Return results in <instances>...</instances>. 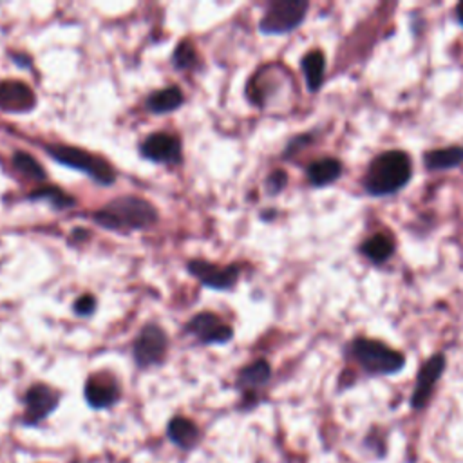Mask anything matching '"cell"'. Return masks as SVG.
<instances>
[{
  "label": "cell",
  "mask_w": 463,
  "mask_h": 463,
  "mask_svg": "<svg viewBox=\"0 0 463 463\" xmlns=\"http://www.w3.org/2000/svg\"><path fill=\"white\" fill-rule=\"evenodd\" d=\"M412 177V159L403 150H385L371 159L362 188L371 197H387L403 190Z\"/></svg>",
  "instance_id": "cell-1"
},
{
  "label": "cell",
  "mask_w": 463,
  "mask_h": 463,
  "mask_svg": "<svg viewBox=\"0 0 463 463\" xmlns=\"http://www.w3.org/2000/svg\"><path fill=\"white\" fill-rule=\"evenodd\" d=\"M92 221L116 232L141 230L157 221V210L146 199L136 195L116 197L92 213Z\"/></svg>",
  "instance_id": "cell-2"
},
{
  "label": "cell",
  "mask_w": 463,
  "mask_h": 463,
  "mask_svg": "<svg viewBox=\"0 0 463 463\" xmlns=\"http://www.w3.org/2000/svg\"><path fill=\"white\" fill-rule=\"evenodd\" d=\"M347 351L367 374H396L405 365V356L400 351L374 338L356 336L349 342Z\"/></svg>",
  "instance_id": "cell-3"
},
{
  "label": "cell",
  "mask_w": 463,
  "mask_h": 463,
  "mask_svg": "<svg viewBox=\"0 0 463 463\" xmlns=\"http://www.w3.org/2000/svg\"><path fill=\"white\" fill-rule=\"evenodd\" d=\"M45 150L54 161L69 168L85 172L99 184H112L116 181L114 168L99 156H92L87 150H81L71 145H49L45 146Z\"/></svg>",
  "instance_id": "cell-4"
},
{
  "label": "cell",
  "mask_w": 463,
  "mask_h": 463,
  "mask_svg": "<svg viewBox=\"0 0 463 463\" xmlns=\"http://www.w3.org/2000/svg\"><path fill=\"white\" fill-rule=\"evenodd\" d=\"M307 9L306 0H275L262 14L259 29L264 34H286L304 22Z\"/></svg>",
  "instance_id": "cell-5"
},
{
  "label": "cell",
  "mask_w": 463,
  "mask_h": 463,
  "mask_svg": "<svg viewBox=\"0 0 463 463\" xmlns=\"http://www.w3.org/2000/svg\"><path fill=\"white\" fill-rule=\"evenodd\" d=\"M168 345L166 333L161 326L150 322L141 327L134 340V360L139 367H148L159 364L165 358Z\"/></svg>",
  "instance_id": "cell-6"
},
{
  "label": "cell",
  "mask_w": 463,
  "mask_h": 463,
  "mask_svg": "<svg viewBox=\"0 0 463 463\" xmlns=\"http://www.w3.org/2000/svg\"><path fill=\"white\" fill-rule=\"evenodd\" d=\"M445 367H447V358L443 353H434L432 356H429L423 362V365L418 371L416 385H414V391L411 396L412 409H423L427 405V402L432 396L434 385L441 378Z\"/></svg>",
  "instance_id": "cell-7"
},
{
  "label": "cell",
  "mask_w": 463,
  "mask_h": 463,
  "mask_svg": "<svg viewBox=\"0 0 463 463\" xmlns=\"http://www.w3.org/2000/svg\"><path fill=\"white\" fill-rule=\"evenodd\" d=\"M186 268L201 284L213 288L217 291L233 288L239 279V268L235 264L219 266V264L206 262L203 259H192L186 264Z\"/></svg>",
  "instance_id": "cell-8"
},
{
  "label": "cell",
  "mask_w": 463,
  "mask_h": 463,
  "mask_svg": "<svg viewBox=\"0 0 463 463\" xmlns=\"http://www.w3.org/2000/svg\"><path fill=\"white\" fill-rule=\"evenodd\" d=\"M184 331L197 336L199 342L203 344H224L233 336L232 326H228L215 313H210V311L194 315L188 320Z\"/></svg>",
  "instance_id": "cell-9"
},
{
  "label": "cell",
  "mask_w": 463,
  "mask_h": 463,
  "mask_svg": "<svg viewBox=\"0 0 463 463\" xmlns=\"http://www.w3.org/2000/svg\"><path fill=\"white\" fill-rule=\"evenodd\" d=\"M141 154L154 163H179L181 161V143L177 136L168 132L150 134L143 145Z\"/></svg>",
  "instance_id": "cell-10"
},
{
  "label": "cell",
  "mask_w": 463,
  "mask_h": 463,
  "mask_svg": "<svg viewBox=\"0 0 463 463\" xmlns=\"http://www.w3.org/2000/svg\"><path fill=\"white\" fill-rule=\"evenodd\" d=\"M36 105L33 89L18 80L0 81V109L5 112H29Z\"/></svg>",
  "instance_id": "cell-11"
},
{
  "label": "cell",
  "mask_w": 463,
  "mask_h": 463,
  "mask_svg": "<svg viewBox=\"0 0 463 463\" xmlns=\"http://www.w3.org/2000/svg\"><path fill=\"white\" fill-rule=\"evenodd\" d=\"M58 400H60L58 392L45 383H36V385L29 387V391L24 396L25 421L36 423V421L43 420L58 405Z\"/></svg>",
  "instance_id": "cell-12"
},
{
  "label": "cell",
  "mask_w": 463,
  "mask_h": 463,
  "mask_svg": "<svg viewBox=\"0 0 463 463\" xmlns=\"http://www.w3.org/2000/svg\"><path fill=\"white\" fill-rule=\"evenodd\" d=\"M119 396L118 383L110 374H92L85 383V398L89 405L103 409L112 405Z\"/></svg>",
  "instance_id": "cell-13"
},
{
  "label": "cell",
  "mask_w": 463,
  "mask_h": 463,
  "mask_svg": "<svg viewBox=\"0 0 463 463\" xmlns=\"http://www.w3.org/2000/svg\"><path fill=\"white\" fill-rule=\"evenodd\" d=\"M344 165L336 157H322L307 165L306 175L315 188H324L340 179Z\"/></svg>",
  "instance_id": "cell-14"
},
{
  "label": "cell",
  "mask_w": 463,
  "mask_h": 463,
  "mask_svg": "<svg viewBox=\"0 0 463 463\" xmlns=\"http://www.w3.org/2000/svg\"><path fill=\"white\" fill-rule=\"evenodd\" d=\"M423 165L429 172H445L463 165V146L432 148L423 154Z\"/></svg>",
  "instance_id": "cell-15"
},
{
  "label": "cell",
  "mask_w": 463,
  "mask_h": 463,
  "mask_svg": "<svg viewBox=\"0 0 463 463\" xmlns=\"http://www.w3.org/2000/svg\"><path fill=\"white\" fill-rule=\"evenodd\" d=\"M394 239L389 233H373L360 244V253L371 260L373 264H383L387 262L394 253Z\"/></svg>",
  "instance_id": "cell-16"
},
{
  "label": "cell",
  "mask_w": 463,
  "mask_h": 463,
  "mask_svg": "<svg viewBox=\"0 0 463 463\" xmlns=\"http://www.w3.org/2000/svg\"><path fill=\"white\" fill-rule=\"evenodd\" d=\"M300 67H302V74L306 80V87L309 92H318L322 83H324V76H326V56L320 49H313L309 52H306L300 60Z\"/></svg>",
  "instance_id": "cell-17"
},
{
  "label": "cell",
  "mask_w": 463,
  "mask_h": 463,
  "mask_svg": "<svg viewBox=\"0 0 463 463\" xmlns=\"http://www.w3.org/2000/svg\"><path fill=\"white\" fill-rule=\"evenodd\" d=\"M183 92L179 87L170 85L166 89L156 90L146 98V107L154 112V114H165V112H172L175 109H179L183 105Z\"/></svg>",
  "instance_id": "cell-18"
},
{
  "label": "cell",
  "mask_w": 463,
  "mask_h": 463,
  "mask_svg": "<svg viewBox=\"0 0 463 463\" xmlns=\"http://www.w3.org/2000/svg\"><path fill=\"white\" fill-rule=\"evenodd\" d=\"M271 376V367L266 360H255L250 365L242 367L237 376V385L242 391H253L257 387H262Z\"/></svg>",
  "instance_id": "cell-19"
},
{
  "label": "cell",
  "mask_w": 463,
  "mask_h": 463,
  "mask_svg": "<svg viewBox=\"0 0 463 463\" xmlns=\"http://www.w3.org/2000/svg\"><path fill=\"white\" fill-rule=\"evenodd\" d=\"M168 436L175 445H179L183 449H190L195 445V441L199 438V430L188 418L175 416L168 423Z\"/></svg>",
  "instance_id": "cell-20"
},
{
  "label": "cell",
  "mask_w": 463,
  "mask_h": 463,
  "mask_svg": "<svg viewBox=\"0 0 463 463\" xmlns=\"http://www.w3.org/2000/svg\"><path fill=\"white\" fill-rule=\"evenodd\" d=\"M13 165L20 174H24L29 179H34V181H43L45 179L43 166L33 156H29L27 152H22V150L14 152L13 154Z\"/></svg>",
  "instance_id": "cell-21"
},
{
  "label": "cell",
  "mask_w": 463,
  "mask_h": 463,
  "mask_svg": "<svg viewBox=\"0 0 463 463\" xmlns=\"http://www.w3.org/2000/svg\"><path fill=\"white\" fill-rule=\"evenodd\" d=\"M172 63L179 71L194 69L195 63H197V51H195V47L188 40L179 42L175 51H174V54H172Z\"/></svg>",
  "instance_id": "cell-22"
},
{
  "label": "cell",
  "mask_w": 463,
  "mask_h": 463,
  "mask_svg": "<svg viewBox=\"0 0 463 463\" xmlns=\"http://www.w3.org/2000/svg\"><path fill=\"white\" fill-rule=\"evenodd\" d=\"M29 199H47L56 208H69L74 204V199L69 194L61 192L58 186H43L40 190H34Z\"/></svg>",
  "instance_id": "cell-23"
},
{
  "label": "cell",
  "mask_w": 463,
  "mask_h": 463,
  "mask_svg": "<svg viewBox=\"0 0 463 463\" xmlns=\"http://www.w3.org/2000/svg\"><path fill=\"white\" fill-rule=\"evenodd\" d=\"M286 184H288V175H286V172H284V170H275V172H271V174L268 175V179H266V192H268L269 195H275V194L282 192Z\"/></svg>",
  "instance_id": "cell-24"
},
{
  "label": "cell",
  "mask_w": 463,
  "mask_h": 463,
  "mask_svg": "<svg viewBox=\"0 0 463 463\" xmlns=\"http://www.w3.org/2000/svg\"><path fill=\"white\" fill-rule=\"evenodd\" d=\"M94 309H96V298L89 293L78 297L74 302V313L80 317H89Z\"/></svg>",
  "instance_id": "cell-25"
},
{
  "label": "cell",
  "mask_w": 463,
  "mask_h": 463,
  "mask_svg": "<svg viewBox=\"0 0 463 463\" xmlns=\"http://www.w3.org/2000/svg\"><path fill=\"white\" fill-rule=\"evenodd\" d=\"M456 20H458V24L463 27V2H459V4L456 5Z\"/></svg>",
  "instance_id": "cell-26"
},
{
  "label": "cell",
  "mask_w": 463,
  "mask_h": 463,
  "mask_svg": "<svg viewBox=\"0 0 463 463\" xmlns=\"http://www.w3.org/2000/svg\"><path fill=\"white\" fill-rule=\"evenodd\" d=\"M72 232H74V233H72V235H74V237H76V239H85V237H89V233H87V230H78V228H76V230H72Z\"/></svg>",
  "instance_id": "cell-27"
}]
</instances>
